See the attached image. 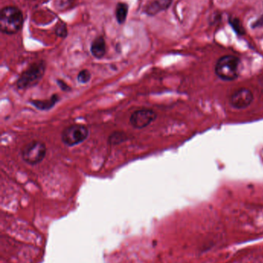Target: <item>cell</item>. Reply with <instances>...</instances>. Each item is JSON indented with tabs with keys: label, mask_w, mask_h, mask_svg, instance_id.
I'll return each instance as SVG.
<instances>
[{
	"label": "cell",
	"mask_w": 263,
	"mask_h": 263,
	"mask_svg": "<svg viewBox=\"0 0 263 263\" xmlns=\"http://www.w3.org/2000/svg\"><path fill=\"white\" fill-rule=\"evenodd\" d=\"M24 23L22 10L14 6L4 7L0 12V31L3 34L15 35L21 30Z\"/></svg>",
	"instance_id": "cell-1"
},
{
	"label": "cell",
	"mask_w": 263,
	"mask_h": 263,
	"mask_svg": "<svg viewBox=\"0 0 263 263\" xmlns=\"http://www.w3.org/2000/svg\"><path fill=\"white\" fill-rule=\"evenodd\" d=\"M46 70L45 60L33 62L23 72L16 82V86L20 90H26L36 86L44 77Z\"/></svg>",
	"instance_id": "cell-2"
},
{
	"label": "cell",
	"mask_w": 263,
	"mask_h": 263,
	"mask_svg": "<svg viewBox=\"0 0 263 263\" xmlns=\"http://www.w3.org/2000/svg\"><path fill=\"white\" fill-rule=\"evenodd\" d=\"M240 59L237 56L226 55L218 59L215 65L216 76L223 81H232L239 76Z\"/></svg>",
	"instance_id": "cell-3"
},
{
	"label": "cell",
	"mask_w": 263,
	"mask_h": 263,
	"mask_svg": "<svg viewBox=\"0 0 263 263\" xmlns=\"http://www.w3.org/2000/svg\"><path fill=\"white\" fill-rule=\"evenodd\" d=\"M90 135L88 127L83 124H74L66 127L61 133V141L68 147H74L85 142Z\"/></svg>",
	"instance_id": "cell-4"
},
{
	"label": "cell",
	"mask_w": 263,
	"mask_h": 263,
	"mask_svg": "<svg viewBox=\"0 0 263 263\" xmlns=\"http://www.w3.org/2000/svg\"><path fill=\"white\" fill-rule=\"evenodd\" d=\"M46 153L47 148L46 144L43 142L34 140L23 146L21 157L26 164L36 166L45 159Z\"/></svg>",
	"instance_id": "cell-5"
},
{
	"label": "cell",
	"mask_w": 263,
	"mask_h": 263,
	"mask_svg": "<svg viewBox=\"0 0 263 263\" xmlns=\"http://www.w3.org/2000/svg\"><path fill=\"white\" fill-rule=\"evenodd\" d=\"M157 114L151 109H141L134 111L130 117V124L133 128L142 129L157 119Z\"/></svg>",
	"instance_id": "cell-6"
},
{
	"label": "cell",
	"mask_w": 263,
	"mask_h": 263,
	"mask_svg": "<svg viewBox=\"0 0 263 263\" xmlns=\"http://www.w3.org/2000/svg\"><path fill=\"white\" fill-rule=\"evenodd\" d=\"M253 93L246 88L235 90L229 96V104L235 109H243L248 107L253 102Z\"/></svg>",
	"instance_id": "cell-7"
},
{
	"label": "cell",
	"mask_w": 263,
	"mask_h": 263,
	"mask_svg": "<svg viewBox=\"0 0 263 263\" xmlns=\"http://www.w3.org/2000/svg\"><path fill=\"white\" fill-rule=\"evenodd\" d=\"M172 3L173 0H152L144 7L143 13L150 17H155L162 12L169 10Z\"/></svg>",
	"instance_id": "cell-8"
},
{
	"label": "cell",
	"mask_w": 263,
	"mask_h": 263,
	"mask_svg": "<svg viewBox=\"0 0 263 263\" xmlns=\"http://www.w3.org/2000/svg\"><path fill=\"white\" fill-rule=\"evenodd\" d=\"M90 51L91 55L97 59H100L105 56L107 53V43L103 36H97L92 41Z\"/></svg>",
	"instance_id": "cell-9"
},
{
	"label": "cell",
	"mask_w": 263,
	"mask_h": 263,
	"mask_svg": "<svg viewBox=\"0 0 263 263\" xmlns=\"http://www.w3.org/2000/svg\"><path fill=\"white\" fill-rule=\"evenodd\" d=\"M61 97L58 94H54L49 99L45 100H32L31 104L39 110L47 111L52 109L59 102Z\"/></svg>",
	"instance_id": "cell-10"
},
{
	"label": "cell",
	"mask_w": 263,
	"mask_h": 263,
	"mask_svg": "<svg viewBox=\"0 0 263 263\" xmlns=\"http://www.w3.org/2000/svg\"><path fill=\"white\" fill-rule=\"evenodd\" d=\"M129 6L126 3H118L115 9V18L119 25H124L128 18Z\"/></svg>",
	"instance_id": "cell-11"
},
{
	"label": "cell",
	"mask_w": 263,
	"mask_h": 263,
	"mask_svg": "<svg viewBox=\"0 0 263 263\" xmlns=\"http://www.w3.org/2000/svg\"><path fill=\"white\" fill-rule=\"evenodd\" d=\"M128 140V137L124 132L115 131L108 137V143L111 146H118Z\"/></svg>",
	"instance_id": "cell-12"
},
{
	"label": "cell",
	"mask_w": 263,
	"mask_h": 263,
	"mask_svg": "<svg viewBox=\"0 0 263 263\" xmlns=\"http://www.w3.org/2000/svg\"><path fill=\"white\" fill-rule=\"evenodd\" d=\"M229 25L233 29L238 36H243L245 34V29L244 28L243 25H242V22L239 20V18L236 17H230L229 19Z\"/></svg>",
	"instance_id": "cell-13"
},
{
	"label": "cell",
	"mask_w": 263,
	"mask_h": 263,
	"mask_svg": "<svg viewBox=\"0 0 263 263\" xmlns=\"http://www.w3.org/2000/svg\"><path fill=\"white\" fill-rule=\"evenodd\" d=\"M76 0H54V7L60 13L66 11L72 7Z\"/></svg>",
	"instance_id": "cell-14"
},
{
	"label": "cell",
	"mask_w": 263,
	"mask_h": 263,
	"mask_svg": "<svg viewBox=\"0 0 263 263\" xmlns=\"http://www.w3.org/2000/svg\"><path fill=\"white\" fill-rule=\"evenodd\" d=\"M91 73L88 70H83L77 75V81L80 84H87L91 80Z\"/></svg>",
	"instance_id": "cell-15"
},
{
	"label": "cell",
	"mask_w": 263,
	"mask_h": 263,
	"mask_svg": "<svg viewBox=\"0 0 263 263\" xmlns=\"http://www.w3.org/2000/svg\"><path fill=\"white\" fill-rule=\"evenodd\" d=\"M55 33L57 36L60 38H66L68 35V29L66 23L63 21H60L57 25L56 29H55Z\"/></svg>",
	"instance_id": "cell-16"
},
{
	"label": "cell",
	"mask_w": 263,
	"mask_h": 263,
	"mask_svg": "<svg viewBox=\"0 0 263 263\" xmlns=\"http://www.w3.org/2000/svg\"><path fill=\"white\" fill-rule=\"evenodd\" d=\"M57 81H58V86H60V88H61V90H63V91L67 92L71 90V88L65 82L61 80H58Z\"/></svg>",
	"instance_id": "cell-17"
},
{
	"label": "cell",
	"mask_w": 263,
	"mask_h": 263,
	"mask_svg": "<svg viewBox=\"0 0 263 263\" xmlns=\"http://www.w3.org/2000/svg\"><path fill=\"white\" fill-rule=\"evenodd\" d=\"M261 26H263V14L252 24V27L255 29V28L261 27Z\"/></svg>",
	"instance_id": "cell-18"
},
{
	"label": "cell",
	"mask_w": 263,
	"mask_h": 263,
	"mask_svg": "<svg viewBox=\"0 0 263 263\" xmlns=\"http://www.w3.org/2000/svg\"><path fill=\"white\" fill-rule=\"evenodd\" d=\"M30 1H35V0H30Z\"/></svg>",
	"instance_id": "cell-19"
}]
</instances>
